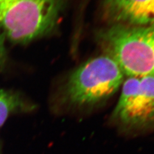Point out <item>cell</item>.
Returning a JSON list of instances; mask_svg holds the SVG:
<instances>
[{"label":"cell","instance_id":"cell-1","mask_svg":"<svg viewBox=\"0 0 154 154\" xmlns=\"http://www.w3.org/2000/svg\"><path fill=\"white\" fill-rule=\"evenodd\" d=\"M118 62L108 54L91 59L75 69L51 102L57 113L84 112L104 103L117 92L125 80Z\"/></svg>","mask_w":154,"mask_h":154},{"label":"cell","instance_id":"cell-2","mask_svg":"<svg viewBox=\"0 0 154 154\" xmlns=\"http://www.w3.org/2000/svg\"><path fill=\"white\" fill-rule=\"evenodd\" d=\"M68 0H0V33L14 44L26 45L51 35Z\"/></svg>","mask_w":154,"mask_h":154},{"label":"cell","instance_id":"cell-3","mask_svg":"<svg viewBox=\"0 0 154 154\" xmlns=\"http://www.w3.org/2000/svg\"><path fill=\"white\" fill-rule=\"evenodd\" d=\"M106 53L127 76L154 75V21L146 26L109 25L98 33Z\"/></svg>","mask_w":154,"mask_h":154},{"label":"cell","instance_id":"cell-4","mask_svg":"<svg viewBox=\"0 0 154 154\" xmlns=\"http://www.w3.org/2000/svg\"><path fill=\"white\" fill-rule=\"evenodd\" d=\"M109 123L127 137L154 131V75L127 76Z\"/></svg>","mask_w":154,"mask_h":154},{"label":"cell","instance_id":"cell-5","mask_svg":"<svg viewBox=\"0 0 154 154\" xmlns=\"http://www.w3.org/2000/svg\"><path fill=\"white\" fill-rule=\"evenodd\" d=\"M102 14L109 25L146 26L154 21V0H103Z\"/></svg>","mask_w":154,"mask_h":154},{"label":"cell","instance_id":"cell-6","mask_svg":"<svg viewBox=\"0 0 154 154\" xmlns=\"http://www.w3.org/2000/svg\"><path fill=\"white\" fill-rule=\"evenodd\" d=\"M36 105L23 93L16 91L0 89V127L13 114L30 113Z\"/></svg>","mask_w":154,"mask_h":154},{"label":"cell","instance_id":"cell-7","mask_svg":"<svg viewBox=\"0 0 154 154\" xmlns=\"http://www.w3.org/2000/svg\"><path fill=\"white\" fill-rule=\"evenodd\" d=\"M6 38L0 33V69L6 64L7 60V51L5 46Z\"/></svg>","mask_w":154,"mask_h":154},{"label":"cell","instance_id":"cell-8","mask_svg":"<svg viewBox=\"0 0 154 154\" xmlns=\"http://www.w3.org/2000/svg\"><path fill=\"white\" fill-rule=\"evenodd\" d=\"M0 154H1V153H0Z\"/></svg>","mask_w":154,"mask_h":154}]
</instances>
